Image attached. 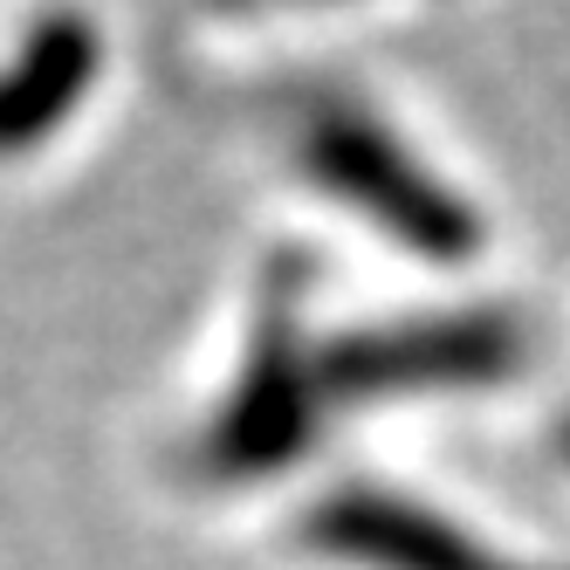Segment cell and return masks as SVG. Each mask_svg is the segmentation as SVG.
Here are the masks:
<instances>
[{
	"instance_id": "cell-4",
	"label": "cell",
	"mask_w": 570,
	"mask_h": 570,
	"mask_svg": "<svg viewBox=\"0 0 570 570\" xmlns=\"http://www.w3.org/2000/svg\"><path fill=\"white\" fill-rule=\"evenodd\" d=\"M296 537L323 557H344L364 570H515L474 529L446 522L440 509L413 495H392V488H337L303 515Z\"/></svg>"
},
{
	"instance_id": "cell-3",
	"label": "cell",
	"mask_w": 570,
	"mask_h": 570,
	"mask_svg": "<svg viewBox=\"0 0 570 570\" xmlns=\"http://www.w3.org/2000/svg\"><path fill=\"white\" fill-rule=\"evenodd\" d=\"M529 331L509 309H440V316H399L364 323L331 344H316V385L323 405L337 399H392V392H481L522 372Z\"/></svg>"
},
{
	"instance_id": "cell-5",
	"label": "cell",
	"mask_w": 570,
	"mask_h": 570,
	"mask_svg": "<svg viewBox=\"0 0 570 570\" xmlns=\"http://www.w3.org/2000/svg\"><path fill=\"white\" fill-rule=\"evenodd\" d=\"M90 69H97V28L90 21H49L35 35V49L0 76V151H21L28 138H42L83 97Z\"/></svg>"
},
{
	"instance_id": "cell-2",
	"label": "cell",
	"mask_w": 570,
	"mask_h": 570,
	"mask_svg": "<svg viewBox=\"0 0 570 570\" xmlns=\"http://www.w3.org/2000/svg\"><path fill=\"white\" fill-rule=\"evenodd\" d=\"M296 262H282L268 275L262 296V323L248 364H240L234 392L220 399V413L199 440V474L207 481H262L282 461H296L303 446L316 440V420L331 413L316 385V344L303 337V296H296Z\"/></svg>"
},
{
	"instance_id": "cell-1",
	"label": "cell",
	"mask_w": 570,
	"mask_h": 570,
	"mask_svg": "<svg viewBox=\"0 0 570 570\" xmlns=\"http://www.w3.org/2000/svg\"><path fill=\"white\" fill-rule=\"evenodd\" d=\"M296 158L323 193H337L351 214H364L379 234L405 240L413 255H426V262L481 255V240H488L481 214L420 151H405V138L379 110H364L351 97H316L296 125Z\"/></svg>"
}]
</instances>
